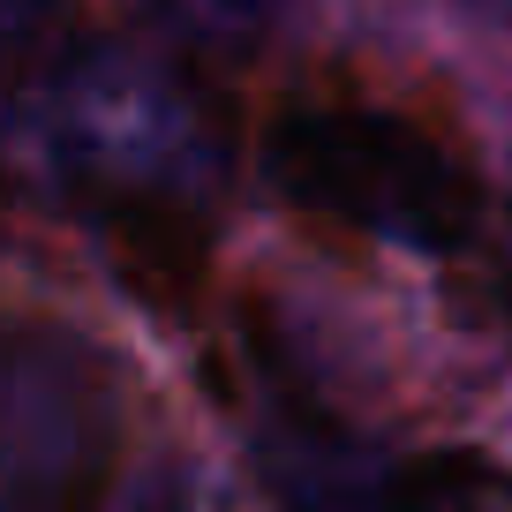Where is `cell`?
I'll list each match as a JSON object with an SVG mask.
<instances>
[{
	"mask_svg": "<svg viewBox=\"0 0 512 512\" xmlns=\"http://www.w3.org/2000/svg\"><path fill=\"white\" fill-rule=\"evenodd\" d=\"M23 159L68 211L106 226L128 272H196L226 151L189 76L136 53H83L23 106Z\"/></svg>",
	"mask_w": 512,
	"mask_h": 512,
	"instance_id": "1",
	"label": "cell"
},
{
	"mask_svg": "<svg viewBox=\"0 0 512 512\" xmlns=\"http://www.w3.org/2000/svg\"><path fill=\"white\" fill-rule=\"evenodd\" d=\"M264 181L309 219L392 241L415 256H460L482 234V174L437 128L392 106H287L264 128Z\"/></svg>",
	"mask_w": 512,
	"mask_h": 512,
	"instance_id": "2",
	"label": "cell"
},
{
	"mask_svg": "<svg viewBox=\"0 0 512 512\" xmlns=\"http://www.w3.org/2000/svg\"><path fill=\"white\" fill-rule=\"evenodd\" d=\"M8 512H76L121 460V384L98 347L53 324L8 332Z\"/></svg>",
	"mask_w": 512,
	"mask_h": 512,
	"instance_id": "3",
	"label": "cell"
},
{
	"mask_svg": "<svg viewBox=\"0 0 512 512\" xmlns=\"http://www.w3.org/2000/svg\"><path fill=\"white\" fill-rule=\"evenodd\" d=\"M377 512H512V467L482 452H422L392 467Z\"/></svg>",
	"mask_w": 512,
	"mask_h": 512,
	"instance_id": "4",
	"label": "cell"
},
{
	"mask_svg": "<svg viewBox=\"0 0 512 512\" xmlns=\"http://www.w3.org/2000/svg\"><path fill=\"white\" fill-rule=\"evenodd\" d=\"M211 8H226V16H256V8H272V0H211Z\"/></svg>",
	"mask_w": 512,
	"mask_h": 512,
	"instance_id": "5",
	"label": "cell"
},
{
	"mask_svg": "<svg viewBox=\"0 0 512 512\" xmlns=\"http://www.w3.org/2000/svg\"><path fill=\"white\" fill-rule=\"evenodd\" d=\"M505 272H512V204H505Z\"/></svg>",
	"mask_w": 512,
	"mask_h": 512,
	"instance_id": "6",
	"label": "cell"
},
{
	"mask_svg": "<svg viewBox=\"0 0 512 512\" xmlns=\"http://www.w3.org/2000/svg\"><path fill=\"white\" fill-rule=\"evenodd\" d=\"M497 8H505V16H512V0H497Z\"/></svg>",
	"mask_w": 512,
	"mask_h": 512,
	"instance_id": "7",
	"label": "cell"
}]
</instances>
